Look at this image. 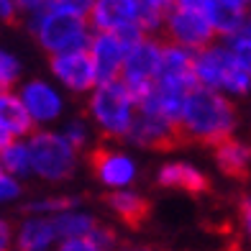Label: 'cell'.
<instances>
[{
    "instance_id": "12",
    "label": "cell",
    "mask_w": 251,
    "mask_h": 251,
    "mask_svg": "<svg viewBox=\"0 0 251 251\" xmlns=\"http://www.w3.org/2000/svg\"><path fill=\"white\" fill-rule=\"evenodd\" d=\"M182 139L179 136V126L169 116H164L159 108L151 105H139V116L131 128L128 141L144 149H169L172 144Z\"/></svg>"
},
{
    "instance_id": "11",
    "label": "cell",
    "mask_w": 251,
    "mask_h": 251,
    "mask_svg": "<svg viewBox=\"0 0 251 251\" xmlns=\"http://www.w3.org/2000/svg\"><path fill=\"white\" fill-rule=\"evenodd\" d=\"M141 36L139 33H113V31H95L93 33V41H90L87 51H90V56H93V62H95L100 82L121 79L126 56H128L133 41L141 39Z\"/></svg>"
},
{
    "instance_id": "24",
    "label": "cell",
    "mask_w": 251,
    "mask_h": 251,
    "mask_svg": "<svg viewBox=\"0 0 251 251\" xmlns=\"http://www.w3.org/2000/svg\"><path fill=\"white\" fill-rule=\"evenodd\" d=\"M141 10V26L146 33H154L159 36L164 28V18L172 8V0H136Z\"/></svg>"
},
{
    "instance_id": "5",
    "label": "cell",
    "mask_w": 251,
    "mask_h": 251,
    "mask_svg": "<svg viewBox=\"0 0 251 251\" xmlns=\"http://www.w3.org/2000/svg\"><path fill=\"white\" fill-rule=\"evenodd\" d=\"M162 36L169 44L200 51L218 41V33L210 21V0H172V8L164 18Z\"/></svg>"
},
{
    "instance_id": "28",
    "label": "cell",
    "mask_w": 251,
    "mask_h": 251,
    "mask_svg": "<svg viewBox=\"0 0 251 251\" xmlns=\"http://www.w3.org/2000/svg\"><path fill=\"white\" fill-rule=\"evenodd\" d=\"M93 3L95 0H49V10H62V13L87 18L90 10H93Z\"/></svg>"
},
{
    "instance_id": "17",
    "label": "cell",
    "mask_w": 251,
    "mask_h": 251,
    "mask_svg": "<svg viewBox=\"0 0 251 251\" xmlns=\"http://www.w3.org/2000/svg\"><path fill=\"white\" fill-rule=\"evenodd\" d=\"M105 205L121 223L131 226V228L141 226L146 218H149V200H146L141 192H136L133 187L108 192Z\"/></svg>"
},
{
    "instance_id": "26",
    "label": "cell",
    "mask_w": 251,
    "mask_h": 251,
    "mask_svg": "<svg viewBox=\"0 0 251 251\" xmlns=\"http://www.w3.org/2000/svg\"><path fill=\"white\" fill-rule=\"evenodd\" d=\"M223 41H226V47L231 49V54L236 56V62L251 75V18L244 28H238L233 36H228Z\"/></svg>"
},
{
    "instance_id": "2",
    "label": "cell",
    "mask_w": 251,
    "mask_h": 251,
    "mask_svg": "<svg viewBox=\"0 0 251 251\" xmlns=\"http://www.w3.org/2000/svg\"><path fill=\"white\" fill-rule=\"evenodd\" d=\"M85 116L102 139L128 141L136 116H139V100L126 87L123 79H108L87 95Z\"/></svg>"
},
{
    "instance_id": "37",
    "label": "cell",
    "mask_w": 251,
    "mask_h": 251,
    "mask_svg": "<svg viewBox=\"0 0 251 251\" xmlns=\"http://www.w3.org/2000/svg\"><path fill=\"white\" fill-rule=\"evenodd\" d=\"M249 16H251V3H249Z\"/></svg>"
},
{
    "instance_id": "6",
    "label": "cell",
    "mask_w": 251,
    "mask_h": 251,
    "mask_svg": "<svg viewBox=\"0 0 251 251\" xmlns=\"http://www.w3.org/2000/svg\"><path fill=\"white\" fill-rule=\"evenodd\" d=\"M26 26L33 33L36 44L49 56L87 49L90 41H93V33H95L87 18L62 13V10H44L41 16L26 21Z\"/></svg>"
},
{
    "instance_id": "38",
    "label": "cell",
    "mask_w": 251,
    "mask_h": 251,
    "mask_svg": "<svg viewBox=\"0 0 251 251\" xmlns=\"http://www.w3.org/2000/svg\"><path fill=\"white\" fill-rule=\"evenodd\" d=\"M0 175H3V164H0Z\"/></svg>"
},
{
    "instance_id": "21",
    "label": "cell",
    "mask_w": 251,
    "mask_h": 251,
    "mask_svg": "<svg viewBox=\"0 0 251 251\" xmlns=\"http://www.w3.org/2000/svg\"><path fill=\"white\" fill-rule=\"evenodd\" d=\"M54 223H56V231H59L62 241L87 238L100 226V221L85 208H72V210H64L59 215H54Z\"/></svg>"
},
{
    "instance_id": "19",
    "label": "cell",
    "mask_w": 251,
    "mask_h": 251,
    "mask_svg": "<svg viewBox=\"0 0 251 251\" xmlns=\"http://www.w3.org/2000/svg\"><path fill=\"white\" fill-rule=\"evenodd\" d=\"M249 8L233 0H210V21L213 28L218 33V39L233 36L238 28H244L249 24Z\"/></svg>"
},
{
    "instance_id": "25",
    "label": "cell",
    "mask_w": 251,
    "mask_h": 251,
    "mask_svg": "<svg viewBox=\"0 0 251 251\" xmlns=\"http://www.w3.org/2000/svg\"><path fill=\"white\" fill-rule=\"evenodd\" d=\"M21 82H24V64H21V59L13 51L0 49V95L18 90Z\"/></svg>"
},
{
    "instance_id": "8",
    "label": "cell",
    "mask_w": 251,
    "mask_h": 251,
    "mask_svg": "<svg viewBox=\"0 0 251 251\" xmlns=\"http://www.w3.org/2000/svg\"><path fill=\"white\" fill-rule=\"evenodd\" d=\"M18 98L24 100L36 128H54L67 118V93L51 77H31L18 85Z\"/></svg>"
},
{
    "instance_id": "3",
    "label": "cell",
    "mask_w": 251,
    "mask_h": 251,
    "mask_svg": "<svg viewBox=\"0 0 251 251\" xmlns=\"http://www.w3.org/2000/svg\"><path fill=\"white\" fill-rule=\"evenodd\" d=\"M195 79L198 87L218 90L231 100L251 95V75L236 62L223 39L195 51Z\"/></svg>"
},
{
    "instance_id": "10",
    "label": "cell",
    "mask_w": 251,
    "mask_h": 251,
    "mask_svg": "<svg viewBox=\"0 0 251 251\" xmlns=\"http://www.w3.org/2000/svg\"><path fill=\"white\" fill-rule=\"evenodd\" d=\"M90 167L95 179L108 192L128 190L139 179V162L126 149H116V146H95L90 151Z\"/></svg>"
},
{
    "instance_id": "9",
    "label": "cell",
    "mask_w": 251,
    "mask_h": 251,
    "mask_svg": "<svg viewBox=\"0 0 251 251\" xmlns=\"http://www.w3.org/2000/svg\"><path fill=\"white\" fill-rule=\"evenodd\" d=\"M49 77L59 85L67 95H90L100 85L95 62L87 49L64 51L49 56Z\"/></svg>"
},
{
    "instance_id": "32",
    "label": "cell",
    "mask_w": 251,
    "mask_h": 251,
    "mask_svg": "<svg viewBox=\"0 0 251 251\" xmlns=\"http://www.w3.org/2000/svg\"><path fill=\"white\" fill-rule=\"evenodd\" d=\"M238 218H241V228L246 238L251 241V195H244L238 200Z\"/></svg>"
},
{
    "instance_id": "27",
    "label": "cell",
    "mask_w": 251,
    "mask_h": 251,
    "mask_svg": "<svg viewBox=\"0 0 251 251\" xmlns=\"http://www.w3.org/2000/svg\"><path fill=\"white\" fill-rule=\"evenodd\" d=\"M21 195H24V182L10 177V175H0V205H10L21 200Z\"/></svg>"
},
{
    "instance_id": "23",
    "label": "cell",
    "mask_w": 251,
    "mask_h": 251,
    "mask_svg": "<svg viewBox=\"0 0 251 251\" xmlns=\"http://www.w3.org/2000/svg\"><path fill=\"white\" fill-rule=\"evenodd\" d=\"M59 131L64 133V139L70 141L77 151H93L95 149L93 141H95L98 131H95V126L90 123L87 116H72V118H67L62 123Z\"/></svg>"
},
{
    "instance_id": "14",
    "label": "cell",
    "mask_w": 251,
    "mask_h": 251,
    "mask_svg": "<svg viewBox=\"0 0 251 251\" xmlns=\"http://www.w3.org/2000/svg\"><path fill=\"white\" fill-rule=\"evenodd\" d=\"M59 244L62 236L56 231L54 218L24 213L16 226V251H56Z\"/></svg>"
},
{
    "instance_id": "33",
    "label": "cell",
    "mask_w": 251,
    "mask_h": 251,
    "mask_svg": "<svg viewBox=\"0 0 251 251\" xmlns=\"http://www.w3.org/2000/svg\"><path fill=\"white\" fill-rule=\"evenodd\" d=\"M21 21V10L16 0H0V24H16Z\"/></svg>"
},
{
    "instance_id": "7",
    "label": "cell",
    "mask_w": 251,
    "mask_h": 251,
    "mask_svg": "<svg viewBox=\"0 0 251 251\" xmlns=\"http://www.w3.org/2000/svg\"><path fill=\"white\" fill-rule=\"evenodd\" d=\"M164 47H167L164 39L154 36V33H144L141 39L133 41L128 56H126L121 79L139 102L149 98L159 82V75H162L164 67Z\"/></svg>"
},
{
    "instance_id": "35",
    "label": "cell",
    "mask_w": 251,
    "mask_h": 251,
    "mask_svg": "<svg viewBox=\"0 0 251 251\" xmlns=\"http://www.w3.org/2000/svg\"><path fill=\"white\" fill-rule=\"evenodd\" d=\"M116 251H154V249H149V246H118Z\"/></svg>"
},
{
    "instance_id": "22",
    "label": "cell",
    "mask_w": 251,
    "mask_h": 251,
    "mask_svg": "<svg viewBox=\"0 0 251 251\" xmlns=\"http://www.w3.org/2000/svg\"><path fill=\"white\" fill-rule=\"evenodd\" d=\"M72 208H82V200H79L77 195H67V192H62V195H39V198L28 200L24 205V213L49 215V218H54V215H59L64 210H72Z\"/></svg>"
},
{
    "instance_id": "4",
    "label": "cell",
    "mask_w": 251,
    "mask_h": 251,
    "mask_svg": "<svg viewBox=\"0 0 251 251\" xmlns=\"http://www.w3.org/2000/svg\"><path fill=\"white\" fill-rule=\"evenodd\" d=\"M28 146L33 159V179L62 185L77 172L82 151H77L59 128H36L28 136Z\"/></svg>"
},
{
    "instance_id": "16",
    "label": "cell",
    "mask_w": 251,
    "mask_h": 251,
    "mask_svg": "<svg viewBox=\"0 0 251 251\" xmlns=\"http://www.w3.org/2000/svg\"><path fill=\"white\" fill-rule=\"evenodd\" d=\"M213 159H215V167L226 177L244 179L251 175V144L236 139V136L213 146Z\"/></svg>"
},
{
    "instance_id": "36",
    "label": "cell",
    "mask_w": 251,
    "mask_h": 251,
    "mask_svg": "<svg viewBox=\"0 0 251 251\" xmlns=\"http://www.w3.org/2000/svg\"><path fill=\"white\" fill-rule=\"evenodd\" d=\"M233 3H241V5H246V8H249V3H251V0H233Z\"/></svg>"
},
{
    "instance_id": "30",
    "label": "cell",
    "mask_w": 251,
    "mask_h": 251,
    "mask_svg": "<svg viewBox=\"0 0 251 251\" xmlns=\"http://www.w3.org/2000/svg\"><path fill=\"white\" fill-rule=\"evenodd\" d=\"M0 251H16V226L0 218Z\"/></svg>"
},
{
    "instance_id": "29",
    "label": "cell",
    "mask_w": 251,
    "mask_h": 251,
    "mask_svg": "<svg viewBox=\"0 0 251 251\" xmlns=\"http://www.w3.org/2000/svg\"><path fill=\"white\" fill-rule=\"evenodd\" d=\"M16 3H18L24 24L31 21V18H36V16H41L44 10H49V0H16Z\"/></svg>"
},
{
    "instance_id": "15",
    "label": "cell",
    "mask_w": 251,
    "mask_h": 251,
    "mask_svg": "<svg viewBox=\"0 0 251 251\" xmlns=\"http://www.w3.org/2000/svg\"><path fill=\"white\" fill-rule=\"evenodd\" d=\"M156 185L167 190H179L190 195H200L208 190V175L198 164L185 162V159H169L156 169Z\"/></svg>"
},
{
    "instance_id": "20",
    "label": "cell",
    "mask_w": 251,
    "mask_h": 251,
    "mask_svg": "<svg viewBox=\"0 0 251 251\" xmlns=\"http://www.w3.org/2000/svg\"><path fill=\"white\" fill-rule=\"evenodd\" d=\"M0 164H3V172L16 177L21 182L33 179V159H31V146L28 139H16L13 144H8L3 151H0Z\"/></svg>"
},
{
    "instance_id": "13",
    "label": "cell",
    "mask_w": 251,
    "mask_h": 251,
    "mask_svg": "<svg viewBox=\"0 0 251 251\" xmlns=\"http://www.w3.org/2000/svg\"><path fill=\"white\" fill-rule=\"evenodd\" d=\"M93 31H113V33H146L141 26V10L136 0H95L90 10Z\"/></svg>"
},
{
    "instance_id": "1",
    "label": "cell",
    "mask_w": 251,
    "mask_h": 251,
    "mask_svg": "<svg viewBox=\"0 0 251 251\" xmlns=\"http://www.w3.org/2000/svg\"><path fill=\"white\" fill-rule=\"evenodd\" d=\"M177 126L182 139L205 146H218L221 141L236 136L238 110L233 100L218 93V90L195 87L190 93L185 108H182Z\"/></svg>"
},
{
    "instance_id": "34",
    "label": "cell",
    "mask_w": 251,
    "mask_h": 251,
    "mask_svg": "<svg viewBox=\"0 0 251 251\" xmlns=\"http://www.w3.org/2000/svg\"><path fill=\"white\" fill-rule=\"evenodd\" d=\"M13 141H16L13 136H10V133H8V131L3 128V126H0V151H3V149H5L8 144H13Z\"/></svg>"
},
{
    "instance_id": "18",
    "label": "cell",
    "mask_w": 251,
    "mask_h": 251,
    "mask_svg": "<svg viewBox=\"0 0 251 251\" xmlns=\"http://www.w3.org/2000/svg\"><path fill=\"white\" fill-rule=\"evenodd\" d=\"M0 126H3L13 139H28V136L36 131V126H33L24 100L18 98L16 90L0 95Z\"/></svg>"
},
{
    "instance_id": "31",
    "label": "cell",
    "mask_w": 251,
    "mask_h": 251,
    "mask_svg": "<svg viewBox=\"0 0 251 251\" xmlns=\"http://www.w3.org/2000/svg\"><path fill=\"white\" fill-rule=\"evenodd\" d=\"M56 251H102L93 238H72V241H62Z\"/></svg>"
}]
</instances>
